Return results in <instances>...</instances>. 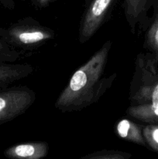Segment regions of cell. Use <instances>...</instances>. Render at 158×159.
Wrapping results in <instances>:
<instances>
[{
	"mask_svg": "<svg viewBox=\"0 0 158 159\" xmlns=\"http://www.w3.org/2000/svg\"><path fill=\"white\" fill-rule=\"evenodd\" d=\"M112 45V40H107L74 71L54 102L56 109L62 113L81 111L97 102L111 88L117 75L105 76V71Z\"/></svg>",
	"mask_w": 158,
	"mask_h": 159,
	"instance_id": "cell-1",
	"label": "cell"
},
{
	"mask_svg": "<svg viewBox=\"0 0 158 159\" xmlns=\"http://www.w3.org/2000/svg\"><path fill=\"white\" fill-rule=\"evenodd\" d=\"M49 144L45 141H28L9 147L4 155L9 159H43L49 152Z\"/></svg>",
	"mask_w": 158,
	"mask_h": 159,
	"instance_id": "cell-7",
	"label": "cell"
},
{
	"mask_svg": "<svg viewBox=\"0 0 158 159\" xmlns=\"http://www.w3.org/2000/svg\"><path fill=\"white\" fill-rule=\"evenodd\" d=\"M132 154L119 150L102 149L77 159H131Z\"/></svg>",
	"mask_w": 158,
	"mask_h": 159,
	"instance_id": "cell-12",
	"label": "cell"
},
{
	"mask_svg": "<svg viewBox=\"0 0 158 159\" xmlns=\"http://www.w3.org/2000/svg\"><path fill=\"white\" fill-rule=\"evenodd\" d=\"M143 136L147 146L158 152V124H147L143 127Z\"/></svg>",
	"mask_w": 158,
	"mask_h": 159,
	"instance_id": "cell-13",
	"label": "cell"
},
{
	"mask_svg": "<svg viewBox=\"0 0 158 159\" xmlns=\"http://www.w3.org/2000/svg\"><path fill=\"white\" fill-rule=\"evenodd\" d=\"M126 114L141 122L149 124H158V106L152 104L129 106Z\"/></svg>",
	"mask_w": 158,
	"mask_h": 159,
	"instance_id": "cell-11",
	"label": "cell"
},
{
	"mask_svg": "<svg viewBox=\"0 0 158 159\" xmlns=\"http://www.w3.org/2000/svg\"><path fill=\"white\" fill-rule=\"evenodd\" d=\"M0 37L14 49L33 50L54 40L56 33L32 17H26L6 27H0Z\"/></svg>",
	"mask_w": 158,
	"mask_h": 159,
	"instance_id": "cell-3",
	"label": "cell"
},
{
	"mask_svg": "<svg viewBox=\"0 0 158 159\" xmlns=\"http://www.w3.org/2000/svg\"><path fill=\"white\" fill-rule=\"evenodd\" d=\"M153 13L146 30L144 48L148 51L147 55L158 64V0L153 3Z\"/></svg>",
	"mask_w": 158,
	"mask_h": 159,
	"instance_id": "cell-9",
	"label": "cell"
},
{
	"mask_svg": "<svg viewBox=\"0 0 158 159\" xmlns=\"http://www.w3.org/2000/svg\"><path fill=\"white\" fill-rule=\"evenodd\" d=\"M129 99L130 106H158V64L147 54L141 53L136 57Z\"/></svg>",
	"mask_w": 158,
	"mask_h": 159,
	"instance_id": "cell-2",
	"label": "cell"
},
{
	"mask_svg": "<svg viewBox=\"0 0 158 159\" xmlns=\"http://www.w3.org/2000/svg\"><path fill=\"white\" fill-rule=\"evenodd\" d=\"M56 0H30L31 3L38 9H43L49 6L51 2Z\"/></svg>",
	"mask_w": 158,
	"mask_h": 159,
	"instance_id": "cell-15",
	"label": "cell"
},
{
	"mask_svg": "<svg viewBox=\"0 0 158 159\" xmlns=\"http://www.w3.org/2000/svg\"><path fill=\"white\" fill-rule=\"evenodd\" d=\"M154 0H124L123 8L125 20L132 34H135L137 28L146 30L150 20L147 16Z\"/></svg>",
	"mask_w": 158,
	"mask_h": 159,
	"instance_id": "cell-6",
	"label": "cell"
},
{
	"mask_svg": "<svg viewBox=\"0 0 158 159\" xmlns=\"http://www.w3.org/2000/svg\"><path fill=\"white\" fill-rule=\"evenodd\" d=\"M36 101V93L29 87L0 89V125L23 114Z\"/></svg>",
	"mask_w": 158,
	"mask_h": 159,
	"instance_id": "cell-4",
	"label": "cell"
},
{
	"mask_svg": "<svg viewBox=\"0 0 158 159\" xmlns=\"http://www.w3.org/2000/svg\"><path fill=\"white\" fill-rule=\"evenodd\" d=\"M117 0H90L81 20L79 43H87L110 15Z\"/></svg>",
	"mask_w": 158,
	"mask_h": 159,
	"instance_id": "cell-5",
	"label": "cell"
},
{
	"mask_svg": "<svg viewBox=\"0 0 158 159\" xmlns=\"http://www.w3.org/2000/svg\"><path fill=\"white\" fill-rule=\"evenodd\" d=\"M15 1L17 0H0V5L8 9H13L15 6Z\"/></svg>",
	"mask_w": 158,
	"mask_h": 159,
	"instance_id": "cell-16",
	"label": "cell"
},
{
	"mask_svg": "<svg viewBox=\"0 0 158 159\" xmlns=\"http://www.w3.org/2000/svg\"><path fill=\"white\" fill-rule=\"evenodd\" d=\"M20 56V51L9 46L0 37V63H14Z\"/></svg>",
	"mask_w": 158,
	"mask_h": 159,
	"instance_id": "cell-14",
	"label": "cell"
},
{
	"mask_svg": "<svg viewBox=\"0 0 158 159\" xmlns=\"http://www.w3.org/2000/svg\"><path fill=\"white\" fill-rule=\"evenodd\" d=\"M116 134L121 139L146 147L147 144L143 136V127L129 119H122L115 127Z\"/></svg>",
	"mask_w": 158,
	"mask_h": 159,
	"instance_id": "cell-10",
	"label": "cell"
},
{
	"mask_svg": "<svg viewBox=\"0 0 158 159\" xmlns=\"http://www.w3.org/2000/svg\"><path fill=\"white\" fill-rule=\"evenodd\" d=\"M33 70L29 64L0 63V89L25 79L32 74Z\"/></svg>",
	"mask_w": 158,
	"mask_h": 159,
	"instance_id": "cell-8",
	"label": "cell"
}]
</instances>
